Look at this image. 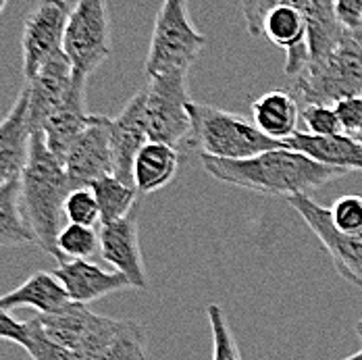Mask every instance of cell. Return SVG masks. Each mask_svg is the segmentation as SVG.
<instances>
[{"label":"cell","mask_w":362,"mask_h":360,"mask_svg":"<svg viewBox=\"0 0 362 360\" xmlns=\"http://www.w3.org/2000/svg\"><path fill=\"white\" fill-rule=\"evenodd\" d=\"M98 209H100V225L119 221L123 216H127L138 202L140 192L136 190V185H129L125 181H121L117 175H105L100 180H96L90 185Z\"/></svg>","instance_id":"cb8c5ba5"},{"label":"cell","mask_w":362,"mask_h":360,"mask_svg":"<svg viewBox=\"0 0 362 360\" xmlns=\"http://www.w3.org/2000/svg\"><path fill=\"white\" fill-rule=\"evenodd\" d=\"M146 90V123L152 142L173 146L180 156L192 136L187 71L163 73L148 77Z\"/></svg>","instance_id":"8992f818"},{"label":"cell","mask_w":362,"mask_h":360,"mask_svg":"<svg viewBox=\"0 0 362 360\" xmlns=\"http://www.w3.org/2000/svg\"><path fill=\"white\" fill-rule=\"evenodd\" d=\"M52 273L67 289L73 302L79 304H90L121 289H134L125 275L105 271L92 260H63Z\"/></svg>","instance_id":"2e32d148"},{"label":"cell","mask_w":362,"mask_h":360,"mask_svg":"<svg viewBox=\"0 0 362 360\" xmlns=\"http://www.w3.org/2000/svg\"><path fill=\"white\" fill-rule=\"evenodd\" d=\"M333 107L339 115L344 134H348L350 138H354L356 142L362 144V96L339 100Z\"/></svg>","instance_id":"d6a6232c"},{"label":"cell","mask_w":362,"mask_h":360,"mask_svg":"<svg viewBox=\"0 0 362 360\" xmlns=\"http://www.w3.org/2000/svg\"><path fill=\"white\" fill-rule=\"evenodd\" d=\"M94 360H148L144 327L138 321H121L119 329Z\"/></svg>","instance_id":"d4e9b609"},{"label":"cell","mask_w":362,"mask_h":360,"mask_svg":"<svg viewBox=\"0 0 362 360\" xmlns=\"http://www.w3.org/2000/svg\"><path fill=\"white\" fill-rule=\"evenodd\" d=\"M94 319H96V313H92L88 304H79L73 300L63 308H59L57 313L34 317V321L48 339H52L54 344L63 348H69L71 352L79 346L90 325L94 323Z\"/></svg>","instance_id":"7402d4cb"},{"label":"cell","mask_w":362,"mask_h":360,"mask_svg":"<svg viewBox=\"0 0 362 360\" xmlns=\"http://www.w3.org/2000/svg\"><path fill=\"white\" fill-rule=\"evenodd\" d=\"M304 17L308 28L310 61L325 57L348 36L335 17V0H304Z\"/></svg>","instance_id":"603a6c76"},{"label":"cell","mask_w":362,"mask_h":360,"mask_svg":"<svg viewBox=\"0 0 362 360\" xmlns=\"http://www.w3.org/2000/svg\"><path fill=\"white\" fill-rule=\"evenodd\" d=\"M335 17L348 34L358 32L362 28V0H335Z\"/></svg>","instance_id":"836d02e7"},{"label":"cell","mask_w":362,"mask_h":360,"mask_svg":"<svg viewBox=\"0 0 362 360\" xmlns=\"http://www.w3.org/2000/svg\"><path fill=\"white\" fill-rule=\"evenodd\" d=\"M356 335H358V337L362 339V319L358 321V323H356Z\"/></svg>","instance_id":"74e56055"},{"label":"cell","mask_w":362,"mask_h":360,"mask_svg":"<svg viewBox=\"0 0 362 360\" xmlns=\"http://www.w3.org/2000/svg\"><path fill=\"white\" fill-rule=\"evenodd\" d=\"M86 83L88 75L75 71L71 90L65 96V100L52 110V115L42 125V136L46 146L63 161L67 150L71 148L75 138L90 125L92 115L86 107Z\"/></svg>","instance_id":"5bb4252c"},{"label":"cell","mask_w":362,"mask_h":360,"mask_svg":"<svg viewBox=\"0 0 362 360\" xmlns=\"http://www.w3.org/2000/svg\"><path fill=\"white\" fill-rule=\"evenodd\" d=\"M109 117L92 115L90 125L75 138L63 163L71 190L90 187L92 183L115 171L110 152Z\"/></svg>","instance_id":"30bf717a"},{"label":"cell","mask_w":362,"mask_h":360,"mask_svg":"<svg viewBox=\"0 0 362 360\" xmlns=\"http://www.w3.org/2000/svg\"><path fill=\"white\" fill-rule=\"evenodd\" d=\"M202 167L217 181L238 185L264 196H298L319 190L329 181L339 180L350 171L321 165L306 154L290 148H273L250 158L229 161L215 156H200Z\"/></svg>","instance_id":"6da1fadb"},{"label":"cell","mask_w":362,"mask_h":360,"mask_svg":"<svg viewBox=\"0 0 362 360\" xmlns=\"http://www.w3.org/2000/svg\"><path fill=\"white\" fill-rule=\"evenodd\" d=\"M180 152L163 142H146L134 163V185L140 194H152L177 175Z\"/></svg>","instance_id":"ffe728a7"},{"label":"cell","mask_w":362,"mask_h":360,"mask_svg":"<svg viewBox=\"0 0 362 360\" xmlns=\"http://www.w3.org/2000/svg\"><path fill=\"white\" fill-rule=\"evenodd\" d=\"M73 79H75V69L69 57L61 50L52 59H48L32 79L23 83L30 92L32 132H40L44 121L52 115V110L65 100V96L71 90Z\"/></svg>","instance_id":"4fadbf2b"},{"label":"cell","mask_w":362,"mask_h":360,"mask_svg":"<svg viewBox=\"0 0 362 360\" xmlns=\"http://www.w3.org/2000/svg\"><path fill=\"white\" fill-rule=\"evenodd\" d=\"M57 248L63 260H90L96 252H100V236L94 227L69 223L59 231Z\"/></svg>","instance_id":"484cf974"},{"label":"cell","mask_w":362,"mask_h":360,"mask_svg":"<svg viewBox=\"0 0 362 360\" xmlns=\"http://www.w3.org/2000/svg\"><path fill=\"white\" fill-rule=\"evenodd\" d=\"M180 2H187V0H180Z\"/></svg>","instance_id":"ab89813d"},{"label":"cell","mask_w":362,"mask_h":360,"mask_svg":"<svg viewBox=\"0 0 362 360\" xmlns=\"http://www.w3.org/2000/svg\"><path fill=\"white\" fill-rule=\"evenodd\" d=\"M284 4H296L304 8V0H242V15L246 21V30L254 37H260V25L262 19L267 17V13H271L277 6Z\"/></svg>","instance_id":"1f68e13d"},{"label":"cell","mask_w":362,"mask_h":360,"mask_svg":"<svg viewBox=\"0 0 362 360\" xmlns=\"http://www.w3.org/2000/svg\"><path fill=\"white\" fill-rule=\"evenodd\" d=\"M6 4H8V0H0V13H2L4 8H6Z\"/></svg>","instance_id":"f35d334b"},{"label":"cell","mask_w":362,"mask_h":360,"mask_svg":"<svg viewBox=\"0 0 362 360\" xmlns=\"http://www.w3.org/2000/svg\"><path fill=\"white\" fill-rule=\"evenodd\" d=\"M284 146L296 150L300 154H306L308 158L346 169V171H362V144L350 138L348 134H335V136H315L308 132H296L291 138L284 140Z\"/></svg>","instance_id":"e0dca14e"},{"label":"cell","mask_w":362,"mask_h":360,"mask_svg":"<svg viewBox=\"0 0 362 360\" xmlns=\"http://www.w3.org/2000/svg\"><path fill=\"white\" fill-rule=\"evenodd\" d=\"M300 119L304 121L308 134H315V136L344 134L339 115L331 105H306L300 108Z\"/></svg>","instance_id":"f546056e"},{"label":"cell","mask_w":362,"mask_h":360,"mask_svg":"<svg viewBox=\"0 0 362 360\" xmlns=\"http://www.w3.org/2000/svg\"><path fill=\"white\" fill-rule=\"evenodd\" d=\"M100 256L117 273L125 275L134 289H148L144 258L138 236V213L136 209L127 216L100 225Z\"/></svg>","instance_id":"7c38bea8"},{"label":"cell","mask_w":362,"mask_h":360,"mask_svg":"<svg viewBox=\"0 0 362 360\" xmlns=\"http://www.w3.org/2000/svg\"><path fill=\"white\" fill-rule=\"evenodd\" d=\"M110 152H112V175L134 185V163L148 138L146 123V90L129 98L123 110L109 121Z\"/></svg>","instance_id":"8fae6325"},{"label":"cell","mask_w":362,"mask_h":360,"mask_svg":"<svg viewBox=\"0 0 362 360\" xmlns=\"http://www.w3.org/2000/svg\"><path fill=\"white\" fill-rule=\"evenodd\" d=\"M30 92L23 86L6 117L0 121V185L17 180L30 154Z\"/></svg>","instance_id":"9a60e30c"},{"label":"cell","mask_w":362,"mask_h":360,"mask_svg":"<svg viewBox=\"0 0 362 360\" xmlns=\"http://www.w3.org/2000/svg\"><path fill=\"white\" fill-rule=\"evenodd\" d=\"M71 298L63 284L54 277L50 271H37L32 277H28L19 288L11 289L8 294L0 296V306L8 313L15 308H34L37 315H50L69 304Z\"/></svg>","instance_id":"ac0fdd59"},{"label":"cell","mask_w":362,"mask_h":360,"mask_svg":"<svg viewBox=\"0 0 362 360\" xmlns=\"http://www.w3.org/2000/svg\"><path fill=\"white\" fill-rule=\"evenodd\" d=\"M63 215L75 225H86V227L100 225V209L90 187H77L69 192L63 207Z\"/></svg>","instance_id":"83f0119b"},{"label":"cell","mask_w":362,"mask_h":360,"mask_svg":"<svg viewBox=\"0 0 362 360\" xmlns=\"http://www.w3.org/2000/svg\"><path fill=\"white\" fill-rule=\"evenodd\" d=\"M110 19L107 0H77L71 6L63 52L73 69L92 75L110 57Z\"/></svg>","instance_id":"52a82bcc"},{"label":"cell","mask_w":362,"mask_h":360,"mask_svg":"<svg viewBox=\"0 0 362 360\" xmlns=\"http://www.w3.org/2000/svg\"><path fill=\"white\" fill-rule=\"evenodd\" d=\"M206 315L213 331V360H242V352L231 333L225 310L218 304H209Z\"/></svg>","instance_id":"4316f807"},{"label":"cell","mask_w":362,"mask_h":360,"mask_svg":"<svg viewBox=\"0 0 362 360\" xmlns=\"http://www.w3.org/2000/svg\"><path fill=\"white\" fill-rule=\"evenodd\" d=\"M0 339L4 342H13L17 346H25L28 342V325L25 321H17L11 317V313L6 308L0 306Z\"/></svg>","instance_id":"e575fe53"},{"label":"cell","mask_w":362,"mask_h":360,"mask_svg":"<svg viewBox=\"0 0 362 360\" xmlns=\"http://www.w3.org/2000/svg\"><path fill=\"white\" fill-rule=\"evenodd\" d=\"M333 225L344 233H362V196L348 194L333 202L329 209Z\"/></svg>","instance_id":"4dcf8cb0"},{"label":"cell","mask_w":362,"mask_h":360,"mask_svg":"<svg viewBox=\"0 0 362 360\" xmlns=\"http://www.w3.org/2000/svg\"><path fill=\"white\" fill-rule=\"evenodd\" d=\"M252 119L264 136L284 142L298 132L300 105L290 90H271L252 103Z\"/></svg>","instance_id":"d6986e66"},{"label":"cell","mask_w":362,"mask_h":360,"mask_svg":"<svg viewBox=\"0 0 362 360\" xmlns=\"http://www.w3.org/2000/svg\"><path fill=\"white\" fill-rule=\"evenodd\" d=\"M290 94L300 108L306 105H335L362 96V46L352 34L331 52L308 61L304 71L291 79Z\"/></svg>","instance_id":"277c9868"},{"label":"cell","mask_w":362,"mask_h":360,"mask_svg":"<svg viewBox=\"0 0 362 360\" xmlns=\"http://www.w3.org/2000/svg\"><path fill=\"white\" fill-rule=\"evenodd\" d=\"M204 46L206 36L194 28L187 15V2L163 0L150 37L144 65L146 75L154 77L163 73H189Z\"/></svg>","instance_id":"5b68a950"},{"label":"cell","mask_w":362,"mask_h":360,"mask_svg":"<svg viewBox=\"0 0 362 360\" xmlns=\"http://www.w3.org/2000/svg\"><path fill=\"white\" fill-rule=\"evenodd\" d=\"M290 207L302 216L310 231L323 244L337 273L352 286L362 288V233L339 231L329 215V209L315 202L308 194H298L288 198Z\"/></svg>","instance_id":"ba28073f"},{"label":"cell","mask_w":362,"mask_h":360,"mask_svg":"<svg viewBox=\"0 0 362 360\" xmlns=\"http://www.w3.org/2000/svg\"><path fill=\"white\" fill-rule=\"evenodd\" d=\"M352 36H354V40H356V42H358V44H361V46H362V28H361V30H358V32H354Z\"/></svg>","instance_id":"8d00e7d4"},{"label":"cell","mask_w":362,"mask_h":360,"mask_svg":"<svg viewBox=\"0 0 362 360\" xmlns=\"http://www.w3.org/2000/svg\"><path fill=\"white\" fill-rule=\"evenodd\" d=\"M19 181L23 213L36 233L37 248L63 262V256L57 248V238L71 183L65 171V163L46 146L42 132H32L28 163Z\"/></svg>","instance_id":"7a4b0ae2"},{"label":"cell","mask_w":362,"mask_h":360,"mask_svg":"<svg viewBox=\"0 0 362 360\" xmlns=\"http://www.w3.org/2000/svg\"><path fill=\"white\" fill-rule=\"evenodd\" d=\"M187 110L192 117V136L183 156L206 154L215 158L242 161L273 148H286L284 142L264 136L254 123L223 108L189 100Z\"/></svg>","instance_id":"3957f363"},{"label":"cell","mask_w":362,"mask_h":360,"mask_svg":"<svg viewBox=\"0 0 362 360\" xmlns=\"http://www.w3.org/2000/svg\"><path fill=\"white\" fill-rule=\"evenodd\" d=\"M69 13L71 6L67 0H37L25 17L21 34L25 81L32 79L48 59L63 50Z\"/></svg>","instance_id":"9c48e42d"},{"label":"cell","mask_w":362,"mask_h":360,"mask_svg":"<svg viewBox=\"0 0 362 360\" xmlns=\"http://www.w3.org/2000/svg\"><path fill=\"white\" fill-rule=\"evenodd\" d=\"M25 325H28V342L23 348L32 356V360H75V354L69 348H63L44 335V331L34 321V317L28 319Z\"/></svg>","instance_id":"f1b7e54d"},{"label":"cell","mask_w":362,"mask_h":360,"mask_svg":"<svg viewBox=\"0 0 362 360\" xmlns=\"http://www.w3.org/2000/svg\"><path fill=\"white\" fill-rule=\"evenodd\" d=\"M341 360H362V350H358L356 354H352V356H348V359H341Z\"/></svg>","instance_id":"d590c367"},{"label":"cell","mask_w":362,"mask_h":360,"mask_svg":"<svg viewBox=\"0 0 362 360\" xmlns=\"http://www.w3.org/2000/svg\"><path fill=\"white\" fill-rule=\"evenodd\" d=\"M37 246L36 233L28 223L21 204V181H6L0 185V248Z\"/></svg>","instance_id":"44dd1931"}]
</instances>
